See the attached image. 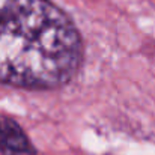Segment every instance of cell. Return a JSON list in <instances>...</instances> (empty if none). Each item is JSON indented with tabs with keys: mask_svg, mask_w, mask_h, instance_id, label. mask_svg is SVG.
<instances>
[{
	"mask_svg": "<svg viewBox=\"0 0 155 155\" xmlns=\"http://www.w3.org/2000/svg\"><path fill=\"white\" fill-rule=\"evenodd\" d=\"M83 57L80 33L50 0H0V83L56 89L74 78Z\"/></svg>",
	"mask_w": 155,
	"mask_h": 155,
	"instance_id": "1",
	"label": "cell"
},
{
	"mask_svg": "<svg viewBox=\"0 0 155 155\" xmlns=\"http://www.w3.org/2000/svg\"><path fill=\"white\" fill-rule=\"evenodd\" d=\"M0 151L6 155L35 154L23 128L9 116L0 114Z\"/></svg>",
	"mask_w": 155,
	"mask_h": 155,
	"instance_id": "2",
	"label": "cell"
}]
</instances>
